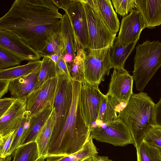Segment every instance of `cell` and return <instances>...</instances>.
I'll use <instances>...</instances> for the list:
<instances>
[{"mask_svg": "<svg viewBox=\"0 0 161 161\" xmlns=\"http://www.w3.org/2000/svg\"><path fill=\"white\" fill-rule=\"evenodd\" d=\"M53 0H15L0 19V30L14 36L40 56L52 36L60 31L63 15Z\"/></svg>", "mask_w": 161, "mask_h": 161, "instance_id": "obj_1", "label": "cell"}, {"mask_svg": "<svg viewBox=\"0 0 161 161\" xmlns=\"http://www.w3.org/2000/svg\"><path fill=\"white\" fill-rule=\"evenodd\" d=\"M81 83L73 80V97L70 110L61 131L49 141L47 156H67L81 149L88 140L91 130L86 124L80 108Z\"/></svg>", "mask_w": 161, "mask_h": 161, "instance_id": "obj_2", "label": "cell"}, {"mask_svg": "<svg viewBox=\"0 0 161 161\" xmlns=\"http://www.w3.org/2000/svg\"><path fill=\"white\" fill-rule=\"evenodd\" d=\"M156 104L146 93H133L121 112L120 118L125 123L136 148L154 125Z\"/></svg>", "mask_w": 161, "mask_h": 161, "instance_id": "obj_3", "label": "cell"}, {"mask_svg": "<svg viewBox=\"0 0 161 161\" xmlns=\"http://www.w3.org/2000/svg\"><path fill=\"white\" fill-rule=\"evenodd\" d=\"M136 48L132 76L136 89L141 92L161 66V42L147 40Z\"/></svg>", "mask_w": 161, "mask_h": 161, "instance_id": "obj_4", "label": "cell"}, {"mask_svg": "<svg viewBox=\"0 0 161 161\" xmlns=\"http://www.w3.org/2000/svg\"><path fill=\"white\" fill-rule=\"evenodd\" d=\"M53 104V125L49 141L62 129L71 107L73 97V80L65 75H59Z\"/></svg>", "mask_w": 161, "mask_h": 161, "instance_id": "obj_5", "label": "cell"}, {"mask_svg": "<svg viewBox=\"0 0 161 161\" xmlns=\"http://www.w3.org/2000/svg\"><path fill=\"white\" fill-rule=\"evenodd\" d=\"M86 12L89 34L88 48L97 49L109 47L116 37L108 27L92 0H80Z\"/></svg>", "mask_w": 161, "mask_h": 161, "instance_id": "obj_6", "label": "cell"}, {"mask_svg": "<svg viewBox=\"0 0 161 161\" xmlns=\"http://www.w3.org/2000/svg\"><path fill=\"white\" fill-rule=\"evenodd\" d=\"M109 47L102 49H85L84 76L85 80L90 84L99 86L108 75L112 68L109 52Z\"/></svg>", "mask_w": 161, "mask_h": 161, "instance_id": "obj_7", "label": "cell"}, {"mask_svg": "<svg viewBox=\"0 0 161 161\" xmlns=\"http://www.w3.org/2000/svg\"><path fill=\"white\" fill-rule=\"evenodd\" d=\"M105 96L100 91L98 86L90 84L86 80L81 83L80 93V108L85 121L91 131L95 126Z\"/></svg>", "mask_w": 161, "mask_h": 161, "instance_id": "obj_8", "label": "cell"}, {"mask_svg": "<svg viewBox=\"0 0 161 161\" xmlns=\"http://www.w3.org/2000/svg\"><path fill=\"white\" fill-rule=\"evenodd\" d=\"M90 135L98 141L114 146H124L134 143L129 130L120 118L94 127L91 130Z\"/></svg>", "mask_w": 161, "mask_h": 161, "instance_id": "obj_9", "label": "cell"}, {"mask_svg": "<svg viewBox=\"0 0 161 161\" xmlns=\"http://www.w3.org/2000/svg\"><path fill=\"white\" fill-rule=\"evenodd\" d=\"M67 14L72 28L75 49L85 50L88 47L89 34L85 9L80 0H71L64 10Z\"/></svg>", "mask_w": 161, "mask_h": 161, "instance_id": "obj_10", "label": "cell"}, {"mask_svg": "<svg viewBox=\"0 0 161 161\" xmlns=\"http://www.w3.org/2000/svg\"><path fill=\"white\" fill-rule=\"evenodd\" d=\"M58 82V77L50 80L38 90L33 92L27 100L26 111L31 117L47 107L53 106Z\"/></svg>", "mask_w": 161, "mask_h": 161, "instance_id": "obj_11", "label": "cell"}, {"mask_svg": "<svg viewBox=\"0 0 161 161\" xmlns=\"http://www.w3.org/2000/svg\"><path fill=\"white\" fill-rule=\"evenodd\" d=\"M133 76L125 69L120 70L114 69L107 93L119 102L127 104L133 94Z\"/></svg>", "mask_w": 161, "mask_h": 161, "instance_id": "obj_12", "label": "cell"}, {"mask_svg": "<svg viewBox=\"0 0 161 161\" xmlns=\"http://www.w3.org/2000/svg\"><path fill=\"white\" fill-rule=\"evenodd\" d=\"M146 25L140 12L134 9L122 19L117 38L120 42L130 43L138 41Z\"/></svg>", "mask_w": 161, "mask_h": 161, "instance_id": "obj_13", "label": "cell"}, {"mask_svg": "<svg viewBox=\"0 0 161 161\" xmlns=\"http://www.w3.org/2000/svg\"><path fill=\"white\" fill-rule=\"evenodd\" d=\"M26 103L27 101L16 99L0 118V136L8 134L19 128L26 111Z\"/></svg>", "mask_w": 161, "mask_h": 161, "instance_id": "obj_14", "label": "cell"}, {"mask_svg": "<svg viewBox=\"0 0 161 161\" xmlns=\"http://www.w3.org/2000/svg\"><path fill=\"white\" fill-rule=\"evenodd\" d=\"M0 47L25 60H40V56L13 35L0 30Z\"/></svg>", "mask_w": 161, "mask_h": 161, "instance_id": "obj_15", "label": "cell"}, {"mask_svg": "<svg viewBox=\"0 0 161 161\" xmlns=\"http://www.w3.org/2000/svg\"><path fill=\"white\" fill-rule=\"evenodd\" d=\"M41 65L29 74L10 81L8 91L12 97L27 101L34 89Z\"/></svg>", "mask_w": 161, "mask_h": 161, "instance_id": "obj_16", "label": "cell"}, {"mask_svg": "<svg viewBox=\"0 0 161 161\" xmlns=\"http://www.w3.org/2000/svg\"><path fill=\"white\" fill-rule=\"evenodd\" d=\"M136 8L139 11L146 25L150 29L161 25V0H135Z\"/></svg>", "mask_w": 161, "mask_h": 161, "instance_id": "obj_17", "label": "cell"}, {"mask_svg": "<svg viewBox=\"0 0 161 161\" xmlns=\"http://www.w3.org/2000/svg\"><path fill=\"white\" fill-rule=\"evenodd\" d=\"M127 104L119 102L107 93L102 101L98 119L94 127L119 118L121 112Z\"/></svg>", "mask_w": 161, "mask_h": 161, "instance_id": "obj_18", "label": "cell"}, {"mask_svg": "<svg viewBox=\"0 0 161 161\" xmlns=\"http://www.w3.org/2000/svg\"><path fill=\"white\" fill-rule=\"evenodd\" d=\"M137 41L125 43L115 38L109 47V52L112 68L117 70L125 69L124 64L129 55L135 48Z\"/></svg>", "mask_w": 161, "mask_h": 161, "instance_id": "obj_19", "label": "cell"}, {"mask_svg": "<svg viewBox=\"0 0 161 161\" xmlns=\"http://www.w3.org/2000/svg\"><path fill=\"white\" fill-rule=\"evenodd\" d=\"M105 24L114 34L119 30L120 23L110 0H92Z\"/></svg>", "mask_w": 161, "mask_h": 161, "instance_id": "obj_20", "label": "cell"}, {"mask_svg": "<svg viewBox=\"0 0 161 161\" xmlns=\"http://www.w3.org/2000/svg\"><path fill=\"white\" fill-rule=\"evenodd\" d=\"M53 106H50L37 115L31 117L29 130L21 145L35 142L38 134L51 116Z\"/></svg>", "mask_w": 161, "mask_h": 161, "instance_id": "obj_21", "label": "cell"}, {"mask_svg": "<svg viewBox=\"0 0 161 161\" xmlns=\"http://www.w3.org/2000/svg\"><path fill=\"white\" fill-rule=\"evenodd\" d=\"M90 135L82 148L78 152L67 156H51L46 158V161H80L87 157L97 154V149Z\"/></svg>", "mask_w": 161, "mask_h": 161, "instance_id": "obj_22", "label": "cell"}, {"mask_svg": "<svg viewBox=\"0 0 161 161\" xmlns=\"http://www.w3.org/2000/svg\"><path fill=\"white\" fill-rule=\"evenodd\" d=\"M40 60L30 61L26 64L0 69V80L11 81L16 78L27 75L41 64Z\"/></svg>", "mask_w": 161, "mask_h": 161, "instance_id": "obj_23", "label": "cell"}, {"mask_svg": "<svg viewBox=\"0 0 161 161\" xmlns=\"http://www.w3.org/2000/svg\"><path fill=\"white\" fill-rule=\"evenodd\" d=\"M57 77L55 63L48 57H43L33 92L40 89L48 80Z\"/></svg>", "mask_w": 161, "mask_h": 161, "instance_id": "obj_24", "label": "cell"}, {"mask_svg": "<svg viewBox=\"0 0 161 161\" xmlns=\"http://www.w3.org/2000/svg\"><path fill=\"white\" fill-rule=\"evenodd\" d=\"M53 125L52 113L35 141L37 146L39 158L42 157L46 158L47 156L49 143L52 132Z\"/></svg>", "mask_w": 161, "mask_h": 161, "instance_id": "obj_25", "label": "cell"}, {"mask_svg": "<svg viewBox=\"0 0 161 161\" xmlns=\"http://www.w3.org/2000/svg\"><path fill=\"white\" fill-rule=\"evenodd\" d=\"M60 32L66 48L65 53L71 54L74 59L76 53L74 43V36L72 26L68 16L65 13L61 19Z\"/></svg>", "mask_w": 161, "mask_h": 161, "instance_id": "obj_26", "label": "cell"}, {"mask_svg": "<svg viewBox=\"0 0 161 161\" xmlns=\"http://www.w3.org/2000/svg\"><path fill=\"white\" fill-rule=\"evenodd\" d=\"M65 51V43L60 31L52 36L40 56L41 57H48L56 54L60 57H63Z\"/></svg>", "mask_w": 161, "mask_h": 161, "instance_id": "obj_27", "label": "cell"}, {"mask_svg": "<svg viewBox=\"0 0 161 161\" xmlns=\"http://www.w3.org/2000/svg\"><path fill=\"white\" fill-rule=\"evenodd\" d=\"M39 158L37 144L34 142L18 147L13 153L12 161H36Z\"/></svg>", "mask_w": 161, "mask_h": 161, "instance_id": "obj_28", "label": "cell"}, {"mask_svg": "<svg viewBox=\"0 0 161 161\" xmlns=\"http://www.w3.org/2000/svg\"><path fill=\"white\" fill-rule=\"evenodd\" d=\"M86 51L81 48L78 49L75 58L70 63V72L71 79L82 83L85 80L84 76V60Z\"/></svg>", "mask_w": 161, "mask_h": 161, "instance_id": "obj_29", "label": "cell"}, {"mask_svg": "<svg viewBox=\"0 0 161 161\" xmlns=\"http://www.w3.org/2000/svg\"><path fill=\"white\" fill-rule=\"evenodd\" d=\"M137 161H161V151L143 140L136 148Z\"/></svg>", "mask_w": 161, "mask_h": 161, "instance_id": "obj_30", "label": "cell"}, {"mask_svg": "<svg viewBox=\"0 0 161 161\" xmlns=\"http://www.w3.org/2000/svg\"><path fill=\"white\" fill-rule=\"evenodd\" d=\"M31 117L25 111L21 122L17 130L10 147V155L13 154L16 149L22 145L28 134L31 125Z\"/></svg>", "mask_w": 161, "mask_h": 161, "instance_id": "obj_31", "label": "cell"}, {"mask_svg": "<svg viewBox=\"0 0 161 161\" xmlns=\"http://www.w3.org/2000/svg\"><path fill=\"white\" fill-rule=\"evenodd\" d=\"M22 61L20 58L0 47V69L19 66Z\"/></svg>", "mask_w": 161, "mask_h": 161, "instance_id": "obj_32", "label": "cell"}, {"mask_svg": "<svg viewBox=\"0 0 161 161\" xmlns=\"http://www.w3.org/2000/svg\"><path fill=\"white\" fill-rule=\"evenodd\" d=\"M116 12L123 17L136 8L135 0H112Z\"/></svg>", "mask_w": 161, "mask_h": 161, "instance_id": "obj_33", "label": "cell"}, {"mask_svg": "<svg viewBox=\"0 0 161 161\" xmlns=\"http://www.w3.org/2000/svg\"><path fill=\"white\" fill-rule=\"evenodd\" d=\"M143 140L158 148L161 151V128L153 127L145 136Z\"/></svg>", "mask_w": 161, "mask_h": 161, "instance_id": "obj_34", "label": "cell"}, {"mask_svg": "<svg viewBox=\"0 0 161 161\" xmlns=\"http://www.w3.org/2000/svg\"><path fill=\"white\" fill-rule=\"evenodd\" d=\"M15 130L5 136H0V157L4 158L10 155V149Z\"/></svg>", "mask_w": 161, "mask_h": 161, "instance_id": "obj_35", "label": "cell"}, {"mask_svg": "<svg viewBox=\"0 0 161 161\" xmlns=\"http://www.w3.org/2000/svg\"><path fill=\"white\" fill-rule=\"evenodd\" d=\"M55 64L57 76L59 75H65L71 79L69 64L64 61L63 57H60Z\"/></svg>", "mask_w": 161, "mask_h": 161, "instance_id": "obj_36", "label": "cell"}, {"mask_svg": "<svg viewBox=\"0 0 161 161\" xmlns=\"http://www.w3.org/2000/svg\"><path fill=\"white\" fill-rule=\"evenodd\" d=\"M16 99L12 97H4L0 99V118L9 108Z\"/></svg>", "mask_w": 161, "mask_h": 161, "instance_id": "obj_37", "label": "cell"}, {"mask_svg": "<svg viewBox=\"0 0 161 161\" xmlns=\"http://www.w3.org/2000/svg\"><path fill=\"white\" fill-rule=\"evenodd\" d=\"M154 125L161 128V97L156 104L154 114Z\"/></svg>", "mask_w": 161, "mask_h": 161, "instance_id": "obj_38", "label": "cell"}, {"mask_svg": "<svg viewBox=\"0 0 161 161\" xmlns=\"http://www.w3.org/2000/svg\"><path fill=\"white\" fill-rule=\"evenodd\" d=\"M10 81L6 80H0V99L8 92Z\"/></svg>", "mask_w": 161, "mask_h": 161, "instance_id": "obj_39", "label": "cell"}, {"mask_svg": "<svg viewBox=\"0 0 161 161\" xmlns=\"http://www.w3.org/2000/svg\"><path fill=\"white\" fill-rule=\"evenodd\" d=\"M71 0H53L54 3L59 9L64 10L71 2Z\"/></svg>", "mask_w": 161, "mask_h": 161, "instance_id": "obj_40", "label": "cell"}, {"mask_svg": "<svg viewBox=\"0 0 161 161\" xmlns=\"http://www.w3.org/2000/svg\"><path fill=\"white\" fill-rule=\"evenodd\" d=\"M94 161H113L105 156H100L97 155L92 156Z\"/></svg>", "mask_w": 161, "mask_h": 161, "instance_id": "obj_41", "label": "cell"}, {"mask_svg": "<svg viewBox=\"0 0 161 161\" xmlns=\"http://www.w3.org/2000/svg\"><path fill=\"white\" fill-rule=\"evenodd\" d=\"M63 59L66 63L69 64L73 61L74 58L71 54L65 53Z\"/></svg>", "mask_w": 161, "mask_h": 161, "instance_id": "obj_42", "label": "cell"}, {"mask_svg": "<svg viewBox=\"0 0 161 161\" xmlns=\"http://www.w3.org/2000/svg\"><path fill=\"white\" fill-rule=\"evenodd\" d=\"M48 57L49 58L55 63H56L59 60L60 57L57 54H54L51 55Z\"/></svg>", "mask_w": 161, "mask_h": 161, "instance_id": "obj_43", "label": "cell"}, {"mask_svg": "<svg viewBox=\"0 0 161 161\" xmlns=\"http://www.w3.org/2000/svg\"><path fill=\"white\" fill-rule=\"evenodd\" d=\"M13 157V154H10L4 158L0 157V161H11Z\"/></svg>", "mask_w": 161, "mask_h": 161, "instance_id": "obj_44", "label": "cell"}, {"mask_svg": "<svg viewBox=\"0 0 161 161\" xmlns=\"http://www.w3.org/2000/svg\"><path fill=\"white\" fill-rule=\"evenodd\" d=\"M80 161H94L92 156L89 157L84 158Z\"/></svg>", "mask_w": 161, "mask_h": 161, "instance_id": "obj_45", "label": "cell"}, {"mask_svg": "<svg viewBox=\"0 0 161 161\" xmlns=\"http://www.w3.org/2000/svg\"><path fill=\"white\" fill-rule=\"evenodd\" d=\"M46 157H40L36 160V161H45Z\"/></svg>", "mask_w": 161, "mask_h": 161, "instance_id": "obj_46", "label": "cell"}]
</instances>
